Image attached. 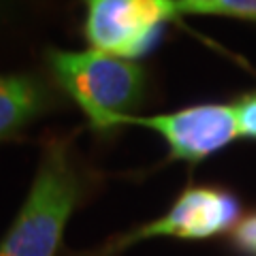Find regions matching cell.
Returning <instances> with one entry per match:
<instances>
[{
  "mask_svg": "<svg viewBox=\"0 0 256 256\" xmlns=\"http://www.w3.org/2000/svg\"><path fill=\"white\" fill-rule=\"evenodd\" d=\"M242 210L233 194L218 188H190L175 201L162 218L128 233L107 248V254L152 237H180V239H207L237 226Z\"/></svg>",
  "mask_w": 256,
  "mask_h": 256,
  "instance_id": "5",
  "label": "cell"
},
{
  "mask_svg": "<svg viewBox=\"0 0 256 256\" xmlns=\"http://www.w3.org/2000/svg\"><path fill=\"white\" fill-rule=\"evenodd\" d=\"M233 242L239 250L256 256V216H248L233 228Z\"/></svg>",
  "mask_w": 256,
  "mask_h": 256,
  "instance_id": "9",
  "label": "cell"
},
{
  "mask_svg": "<svg viewBox=\"0 0 256 256\" xmlns=\"http://www.w3.org/2000/svg\"><path fill=\"white\" fill-rule=\"evenodd\" d=\"M239 137L256 139V94H248L233 105Z\"/></svg>",
  "mask_w": 256,
  "mask_h": 256,
  "instance_id": "8",
  "label": "cell"
},
{
  "mask_svg": "<svg viewBox=\"0 0 256 256\" xmlns=\"http://www.w3.org/2000/svg\"><path fill=\"white\" fill-rule=\"evenodd\" d=\"M182 15H226L256 22V0H178Z\"/></svg>",
  "mask_w": 256,
  "mask_h": 256,
  "instance_id": "7",
  "label": "cell"
},
{
  "mask_svg": "<svg viewBox=\"0 0 256 256\" xmlns=\"http://www.w3.org/2000/svg\"><path fill=\"white\" fill-rule=\"evenodd\" d=\"M60 90L90 120L96 130H111L130 116L146 92V70L132 60L86 50L68 52L50 47L45 54Z\"/></svg>",
  "mask_w": 256,
  "mask_h": 256,
  "instance_id": "2",
  "label": "cell"
},
{
  "mask_svg": "<svg viewBox=\"0 0 256 256\" xmlns=\"http://www.w3.org/2000/svg\"><path fill=\"white\" fill-rule=\"evenodd\" d=\"M84 182L64 139L45 143L41 164L9 233L0 242V256H56L64 228L82 198Z\"/></svg>",
  "mask_w": 256,
  "mask_h": 256,
  "instance_id": "1",
  "label": "cell"
},
{
  "mask_svg": "<svg viewBox=\"0 0 256 256\" xmlns=\"http://www.w3.org/2000/svg\"><path fill=\"white\" fill-rule=\"evenodd\" d=\"M52 105V92L34 75H0V141L15 137Z\"/></svg>",
  "mask_w": 256,
  "mask_h": 256,
  "instance_id": "6",
  "label": "cell"
},
{
  "mask_svg": "<svg viewBox=\"0 0 256 256\" xmlns=\"http://www.w3.org/2000/svg\"><path fill=\"white\" fill-rule=\"evenodd\" d=\"M6 9H9V0H0V18L6 13Z\"/></svg>",
  "mask_w": 256,
  "mask_h": 256,
  "instance_id": "10",
  "label": "cell"
},
{
  "mask_svg": "<svg viewBox=\"0 0 256 256\" xmlns=\"http://www.w3.org/2000/svg\"><path fill=\"white\" fill-rule=\"evenodd\" d=\"M120 126H143L158 132L171 150V158L201 162L239 137L233 105H196L164 116H124Z\"/></svg>",
  "mask_w": 256,
  "mask_h": 256,
  "instance_id": "4",
  "label": "cell"
},
{
  "mask_svg": "<svg viewBox=\"0 0 256 256\" xmlns=\"http://www.w3.org/2000/svg\"><path fill=\"white\" fill-rule=\"evenodd\" d=\"M84 34L90 50L137 60L158 41L162 28L180 18L178 0H84Z\"/></svg>",
  "mask_w": 256,
  "mask_h": 256,
  "instance_id": "3",
  "label": "cell"
}]
</instances>
